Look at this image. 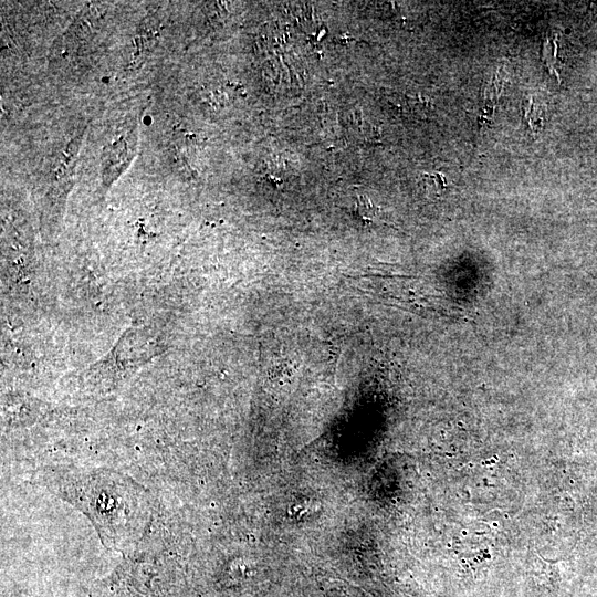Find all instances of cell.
Masks as SVG:
<instances>
[{
	"label": "cell",
	"mask_w": 597,
	"mask_h": 597,
	"mask_svg": "<svg viewBox=\"0 0 597 597\" xmlns=\"http://www.w3.org/2000/svg\"><path fill=\"white\" fill-rule=\"evenodd\" d=\"M128 144L124 137L113 143L107 153V159L105 160L104 174H119L127 163L129 161Z\"/></svg>",
	"instance_id": "1"
},
{
	"label": "cell",
	"mask_w": 597,
	"mask_h": 597,
	"mask_svg": "<svg viewBox=\"0 0 597 597\" xmlns=\"http://www.w3.org/2000/svg\"><path fill=\"white\" fill-rule=\"evenodd\" d=\"M358 214L362 219L373 221L378 212V209L366 197H359L357 201Z\"/></svg>",
	"instance_id": "2"
},
{
	"label": "cell",
	"mask_w": 597,
	"mask_h": 597,
	"mask_svg": "<svg viewBox=\"0 0 597 597\" xmlns=\"http://www.w3.org/2000/svg\"><path fill=\"white\" fill-rule=\"evenodd\" d=\"M528 106L527 108L525 109V114H524V118L526 119L530 128L532 132H536L537 130V125H538V122H540V117H538V114L535 113L534 111V105H533V102L532 100L528 101Z\"/></svg>",
	"instance_id": "3"
}]
</instances>
